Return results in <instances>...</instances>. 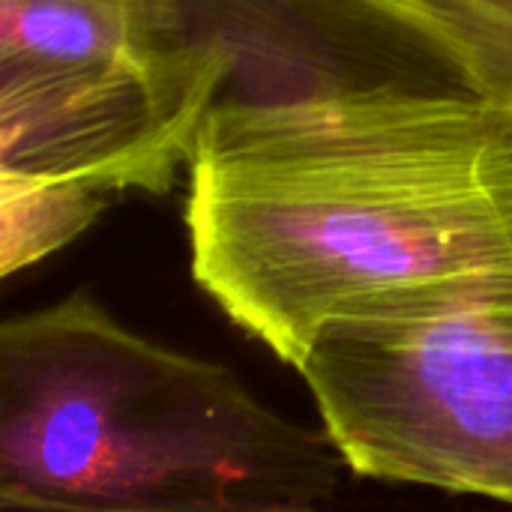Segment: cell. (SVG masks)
I'll return each mask as SVG.
<instances>
[{
  "mask_svg": "<svg viewBox=\"0 0 512 512\" xmlns=\"http://www.w3.org/2000/svg\"><path fill=\"white\" fill-rule=\"evenodd\" d=\"M231 69L189 0H0V171L168 192Z\"/></svg>",
  "mask_w": 512,
  "mask_h": 512,
  "instance_id": "3957f363",
  "label": "cell"
},
{
  "mask_svg": "<svg viewBox=\"0 0 512 512\" xmlns=\"http://www.w3.org/2000/svg\"><path fill=\"white\" fill-rule=\"evenodd\" d=\"M111 201L60 180L0 171V276L42 261L81 237Z\"/></svg>",
  "mask_w": 512,
  "mask_h": 512,
  "instance_id": "5b68a950",
  "label": "cell"
},
{
  "mask_svg": "<svg viewBox=\"0 0 512 512\" xmlns=\"http://www.w3.org/2000/svg\"><path fill=\"white\" fill-rule=\"evenodd\" d=\"M345 459L258 402L222 363L69 294L0 327V507L306 512Z\"/></svg>",
  "mask_w": 512,
  "mask_h": 512,
  "instance_id": "7a4b0ae2",
  "label": "cell"
},
{
  "mask_svg": "<svg viewBox=\"0 0 512 512\" xmlns=\"http://www.w3.org/2000/svg\"><path fill=\"white\" fill-rule=\"evenodd\" d=\"M297 372L354 474L512 504V321L330 324Z\"/></svg>",
  "mask_w": 512,
  "mask_h": 512,
  "instance_id": "277c9868",
  "label": "cell"
},
{
  "mask_svg": "<svg viewBox=\"0 0 512 512\" xmlns=\"http://www.w3.org/2000/svg\"><path fill=\"white\" fill-rule=\"evenodd\" d=\"M183 225L195 282L294 369L330 324L512 321V102L465 81L219 99Z\"/></svg>",
  "mask_w": 512,
  "mask_h": 512,
  "instance_id": "6da1fadb",
  "label": "cell"
}]
</instances>
